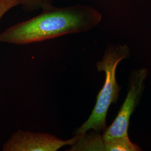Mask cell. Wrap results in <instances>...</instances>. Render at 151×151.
I'll return each mask as SVG.
<instances>
[{"mask_svg": "<svg viewBox=\"0 0 151 151\" xmlns=\"http://www.w3.org/2000/svg\"><path fill=\"white\" fill-rule=\"evenodd\" d=\"M101 19V14L88 6H49L43 9L40 14L1 33L0 42L24 45L85 32L96 27Z\"/></svg>", "mask_w": 151, "mask_h": 151, "instance_id": "cell-1", "label": "cell"}, {"mask_svg": "<svg viewBox=\"0 0 151 151\" xmlns=\"http://www.w3.org/2000/svg\"><path fill=\"white\" fill-rule=\"evenodd\" d=\"M130 49L127 45L111 44L106 49L103 59L96 64L99 72H104L105 80L97 96L96 103L88 119L78 128L76 134H81L93 130L104 132L106 129L108 110L119 97L120 87L116 79V70L119 63L128 57Z\"/></svg>", "mask_w": 151, "mask_h": 151, "instance_id": "cell-2", "label": "cell"}, {"mask_svg": "<svg viewBox=\"0 0 151 151\" xmlns=\"http://www.w3.org/2000/svg\"><path fill=\"white\" fill-rule=\"evenodd\" d=\"M148 73L146 68L135 70L130 73L127 96L113 123L103 132V140L128 135L130 118L140 100Z\"/></svg>", "mask_w": 151, "mask_h": 151, "instance_id": "cell-3", "label": "cell"}, {"mask_svg": "<svg viewBox=\"0 0 151 151\" xmlns=\"http://www.w3.org/2000/svg\"><path fill=\"white\" fill-rule=\"evenodd\" d=\"M78 135L63 140L55 135L19 130L14 133L2 147L3 151H57L65 146H72Z\"/></svg>", "mask_w": 151, "mask_h": 151, "instance_id": "cell-4", "label": "cell"}, {"mask_svg": "<svg viewBox=\"0 0 151 151\" xmlns=\"http://www.w3.org/2000/svg\"><path fill=\"white\" fill-rule=\"evenodd\" d=\"M93 131L89 134L86 132L78 134V140L71 146L70 151H105L102 135Z\"/></svg>", "mask_w": 151, "mask_h": 151, "instance_id": "cell-5", "label": "cell"}, {"mask_svg": "<svg viewBox=\"0 0 151 151\" xmlns=\"http://www.w3.org/2000/svg\"><path fill=\"white\" fill-rule=\"evenodd\" d=\"M104 149L106 151H139L141 148L130 140L129 136L115 137L104 140Z\"/></svg>", "mask_w": 151, "mask_h": 151, "instance_id": "cell-6", "label": "cell"}, {"mask_svg": "<svg viewBox=\"0 0 151 151\" xmlns=\"http://www.w3.org/2000/svg\"><path fill=\"white\" fill-rule=\"evenodd\" d=\"M53 1V0H20V5L25 11H36L52 5Z\"/></svg>", "mask_w": 151, "mask_h": 151, "instance_id": "cell-7", "label": "cell"}, {"mask_svg": "<svg viewBox=\"0 0 151 151\" xmlns=\"http://www.w3.org/2000/svg\"><path fill=\"white\" fill-rule=\"evenodd\" d=\"M20 5V0H0V20L8 11Z\"/></svg>", "mask_w": 151, "mask_h": 151, "instance_id": "cell-8", "label": "cell"}]
</instances>
